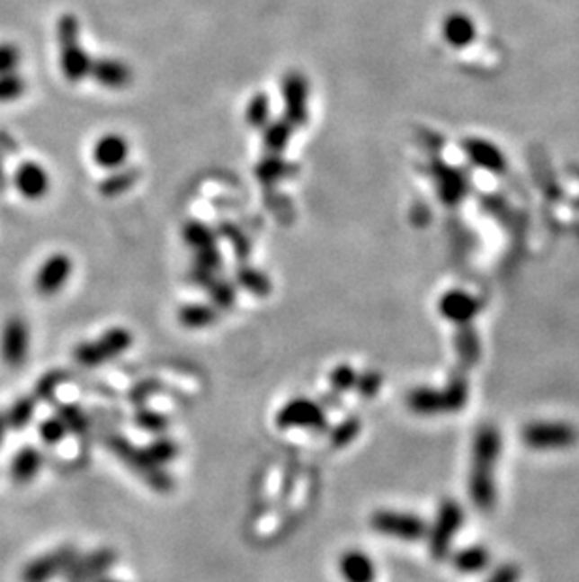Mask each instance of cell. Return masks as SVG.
<instances>
[{
	"label": "cell",
	"mask_w": 579,
	"mask_h": 582,
	"mask_svg": "<svg viewBox=\"0 0 579 582\" xmlns=\"http://www.w3.org/2000/svg\"><path fill=\"white\" fill-rule=\"evenodd\" d=\"M503 454V435L493 425L478 428L472 441V464L468 477L470 499L480 513H491L496 504L494 470Z\"/></svg>",
	"instance_id": "1"
},
{
	"label": "cell",
	"mask_w": 579,
	"mask_h": 582,
	"mask_svg": "<svg viewBox=\"0 0 579 582\" xmlns=\"http://www.w3.org/2000/svg\"><path fill=\"white\" fill-rule=\"evenodd\" d=\"M468 401V383L463 373H455L444 389L418 387L408 392L406 406L418 415L458 413Z\"/></svg>",
	"instance_id": "2"
},
{
	"label": "cell",
	"mask_w": 579,
	"mask_h": 582,
	"mask_svg": "<svg viewBox=\"0 0 579 582\" xmlns=\"http://www.w3.org/2000/svg\"><path fill=\"white\" fill-rule=\"evenodd\" d=\"M463 507L455 499H444L437 516H434L432 526L427 532L429 537V552L432 560H446L451 551V543L455 535L459 533L463 526Z\"/></svg>",
	"instance_id": "3"
},
{
	"label": "cell",
	"mask_w": 579,
	"mask_h": 582,
	"mask_svg": "<svg viewBox=\"0 0 579 582\" xmlns=\"http://www.w3.org/2000/svg\"><path fill=\"white\" fill-rule=\"evenodd\" d=\"M132 334L127 328H111L96 341H85V344H79L74 349L76 363L87 368L100 366L103 363H110V360L117 358L119 354L127 353L132 347Z\"/></svg>",
	"instance_id": "4"
},
{
	"label": "cell",
	"mask_w": 579,
	"mask_h": 582,
	"mask_svg": "<svg viewBox=\"0 0 579 582\" xmlns=\"http://www.w3.org/2000/svg\"><path fill=\"white\" fill-rule=\"evenodd\" d=\"M523 443L538 452L566 451L579 441V432L568 423H530L521 432Z\"/></svg>",
	"instance_id": "5"
},
{
	"label": "cell",
	"mask_w": 579,
	"mask_h": 582,
	"mask_svg": "<svg viewBox=\"0 0 579 582\" xmlns=\"http://www.w3.org/2000/svg\"><path fill=\"white\" fill-rule=\"evenodd\" d=\"M370 528L382 535L406 541V543H418V541L427 537V532H429L427 522L418 515L389 511V509H380L372 515Z\"/></svg>",
	"instance_id": "6"
},
{
	"label": "cell",
	"mask_w": 579,
	"mask_h": 582,
	"mask_svg": "<svg viewBox=\"0 0 579 582\" xmlns=\"http://www.w3.org/2000/svg\"><path fill=\"white\" fill-rule=\"evenodd\" d=\"M275 423L279 428H307V430H325L327 428V418L324 409L316 404V401L308 398H294L290 399L288 404L282 406V409L277 413Z\"/></svg>",
	"instance_id": "7"
},
{
	"label": "cell",
	"mask_w": 579,
	"mask_h": 582,
	"mask_svg": "<svg viewBox=\"0 0 579 582\" xmlns=\"http://www.w3.org/2000/svg\"><path fill=\"white\" fill-rule=\"evenodd\" d=\"M31 349V332L25 318L10 317L0 330V358L10 368H21L27 363Z\"/></svg>",
	"instance_id": "8"
},
{
	"label": "cell",
	"mask_w": 579,
	"mask_h": 582,
	"mask_svg": "<svg viewBox=\"0 0 579 582\" xmlns=\"http://www.w3.org/2000/svg\"><path fill=\"white\" fill-rule=\"evenodd\" d=\"M130 142L129 138L120 134V132H106L94 139V146L91 149L93 163L102 168V170H119L122 166H127L129 158H130Z\"/></svg>",
	"instance_id": "9"
},
{
	"label": "cell",
	"mask_w": 579,
	"mask_h": 582,
	"mask_svg": "<svg viewBox=\"0 0 579 582\" xmlns=\"http://www.w3.org/2000/svg\"><path fill=\"white\" fill-rule=\"evenodd\" d=\"M76 558L77 552L74 547H60L29 561L23 573H21V578H23V582H49L57 575L67 573Z\"/></svg>",
	"instance_id": "10"
},
{
	"label": "cell",
	"mask_w": 579,
	"mask_h": 582,
	"mask_svg": "<svg viewBox=\"0 0 579 582\" xmlns=\"http://www.w3.org/2000/svg\"><path fill=\"white\" fill-rule=\"evenodd\" d=\"M72 258L65 253H55L41 263L36 273V291L41 296H53L68 283L72 275Z\"/></svg>",
	"instance_id": "11"
},
{
	"label": "cell",
	"mask_w": 579,
	"mask_h": 582,
	"mask_svg": "<svg viewBox=\"0 0 579 582\" xmlns=\"http://www.w3.org/2000/svg\"><path fill=\"white\" fill-rule=\"evenodd\" d=\"M117 561V552L111 549H98L83 558H76L67 571L68 582H96Z\"/></svg>",
	"instance_id": "12"
},
{
	"label": "cell",
	"mask_w": 579,
	"mask_h": 582,
	"mask_svg": "<svg viewBox=\"0 0 579 582\" xmlns=\"http://www.w3.org/2000/svg\"><path fill=\"white\" fill-rule=\"evenodd\" d=\"M13 185L23 198L40 200L49 193V172L36 160H25L13 174Z\"/></svg>",
	"instance_id": "13"
},
{
	"label": "cell",
	"mask_w": 579,
	"mask_h": 582,
	"mask_svg": "<svg viewBox=\"0 0 579 582\" xmlns=\"http://www.w3.org/2000/svg\"><path fill=\"white\" fill-rule=\"evenodd\" d=\"M480 308L482 304L478 302V298H474L472 294L459 289L446 292L439 302L441 315L458 327L470 325L474 317L480 313Z\"/></svg>",
	"instance_id": "14"
},
{
	"label": "cell",
	"mask_w": 579,
	"mask_h": 582,
	"mask_svg": "<svg viewBox=\"0 0 579 582\" xmlns=\"http://www.w3.org/2000/svg\"><path fill=\"white\" fill-rule=\"evenodd\" d=\"M341 575L346 582H375L377 569L372 560L361 551H348L339 561Z\"/></svg>",
	"instance_id": "15"
},
{
	"label": "cell",
	"mask_w": 579,
	"mask_h": 582,
	"mask_svg": "<svg viewBox=\"0 0 579 582\" xmlns=\"http://www.w3.org/2000/svg\"><path fill=\"white\" fill-rule=\"evenodd\" d=\"M41 466H44V456L36 447L27 445L13 456L10 475L17 485H27L40 473Z\"/></svg>",
	"instance_id": "16"
},
{
	"label": "cell",
	"mask_w": 579,
	"mask_h": 582,
	"mask_svg": "<svg viewBox=\"0 0 579 582\" xmlns=\"http://www.w3.org/2000/svg\"><path fill=\"white\" fill-rule=\"evenodd\" d=\"M453 339H455V351H458L459 364L463 370H470L480 363L482 344L472 325L458 327V332H455Z\"/></svg>",
	"instance_id": "17"
},
{
	"label": "cell",
	"mask_w": 579,
	"mask_h": 582,
	"mask_svg": "<svg viewBox=\"0 0 579 582\" xmlns=\"http://www.w3.org/2000/svg\"><path fill=\"white\" fill-rule=\"evenodd\" d=\"M451 564L455 571H459L463 575H478L489 568L491 554L482 545H472L455 552L451 556Z\"/></svg>",
	"instance_id": "18"
},
{
	"label": "cell",
	"mask_w": 579,
	"mask_h": 582,
	"mask_svg": "<svg viewBox=\"0 0 579 582\" xmlns=\"http://www.w3.org/2000/svg\"><path fill=\"white\" fill-rule=\"evenodd\" d=\"M177 318L184 328L198 330V328L215 325L218 320V311H217V308L205 306V304H189V306H183L179 309Z\"/></svg>",
	"instance_id": "19"
},
{
	"label": "cell",
	"mask_w": 579,
	"mask_h": 582,
	"mask_svg": "<svg viewBox=\"0 0 579 582\" xmlns=\"http://www.w3.org/2000/svg\"><path fill=\"white\" fill-rule=\"evenodd\" d=\"M141 452L149 468H162L164 464H170V461L177 456L179 447L170 437H158L151 445L143 447Z\"/></svg>",
	"instance_id": "20"
},
{
	"label": "cell",
	"mask_w": 579,
	"mask_h": 582,
	"mask_svg": "<svg viewBox=\"0 0 579 582\" xmlns=\"http://www.w3.org/2000/svg\"><path fill=\"white\" fill-rule=\"evenodd\" d=\"M34 409H36V399L34 396H23V398H19L15 399L12 407L8 409L6 413V425L13 430H21V428H25L32 416H34Z\"/></svg>",
	"instance_id": "21"
},
{
	"label": "cell",
	"mask_w": 579,
	"mask_h": 582,
	"mask_svg": "<svg viewBox=\"0 0 579 582\" xmlns=\"http://www.w3.org/2000/svg\"><path fill=\"white\" fill-rule=\"evenodd\" d=\"M57 416L62 420L68 432L74 435H85L89 432V418L81 407L74 404H62L57 409Z\"/></svg>",
	"instance_id": "22"
},
{
	"label": "cell",
	"mask_w": 579,
	"mask_h": 582,
	"mask_svg": "<svg viewBox=\"0 0 579 582\" xmlns=\"http://www.w3.org/2000/svg\"><path fill=\"white\" fill-rule=\"evenodd\" d=\"M27 91L25 77L19 72L0 74V104H10L21 98Z\"/></svg>",
	"instance_id": "23"
},
{
	"label": "cell",
	"mask_w": 579,
	"mask_h": 582,
	"mask_svg": "<svg viewBox=\"0 0 579 582\" xmlns=\"http://www.w3.org/2000/svg\"><path fill=\"white\" fill-rule=\"evenodd\" d=\"M360 432H361V420L358 416H348L343 420L341 425H337L334 428V432H331V435H329L331 445H334L335 449L346 447L352 443V441H356Z\"/></svg>",
	"instance_id": "24"
},
{
	"label": "cell",
	"mask_w": 579,
	"mask_h": 582,
	"mask_svg": "<svg viewBox=\"0 0 579 582\" xmlns=\"http://www.w3.org/2000/svg\"><path fill=\"white\" fill-rule=\"evenodd\" d=\"M237 283L241 287H245L248 292L258 294V296H267L272 292V283H269V279L253 268H243L237 272Z\"/></svg>",
	"instance_id": "25"
},
{
	"label": "cell",
	"mask_w": 579,
	"mask_h": 582,
	"mask_svg": "<svg viewBox=\"0 0 579 582\" xmlns=\"http://www.w3.org/2000/svg\"><path fill=\"white\" fill-rule=\"evenodd\" d=\"M207 292H209L215 308L218 309H227L236 304V289L232 283H227V281L213 279L209 287H207Z\"/></svg>",
	"instance_id": "26"
},
{
	"label": "cell",
	"mask_w": 579,
	"mask_h": 582,
	"mask_svg": "<svg viewBox=\"0 0 579 582\" xmlns=\"http://www.w3.org/2000/svg\"><path fill=\"white\" fill-rule=\"evenodd\" d=\"M356 381H358V372L348 364H339L329 373V383L337 392L354 390Z\"/></svg>",
	"instance_id": "27"
},
{
	"label": "cell",
	"mask_w": 579,
	"mask_h": 582,
	"mask_svg": "<svg viewBox=\"0 0 579 582\" xmlns=\"http://www.w3.org/2000/svg\"><path fill=\"white\" fill-rule=\"evenodd\" d=\"M136 425L143 430H147V432H153V434H162L168 430L170 426V420L168 416H164L156 411H151V409H141L138 415H136Z\"/></svg>",
	"instance_id": "28"
},
{
	"label": "cell",
	"mask_w": 579,
	"mask_h": 582,
	"mask_svg": "<svg viewBox=\"0 0 579 582\" xmlns=\"http://www.w3.org/2000/svg\"><path fill=\"white\" fill-rule=\"evenodd\" d=\"M382 383H384L382 373L380 372H375V370H369V372L358 375V381H356V387L354 389L363 398H375L380 392Z\"/></svg>",
	"instance_id": "29"
},
{
	"label": "cell",
	"mask_w": 579,
	"mask_h": 582,
	"mask_svg": "<svg viewBox=\"0 0 579 582\" xmlns=\"http://www.w3.org/2000/svg\"><path fill=\"white\" fill-rule=\"evenodd\" d=\"M38 432H40V437H41V441H44V443H48V445H57V443H58V441L65 439V435L68 434L67 426H65V425H62V420H60L58 416H51V418H46V420H44V423H41V425H40Z\"/></svg>",
	"instance_id": "30"
},
{
	"label": "cell",
	"mask_w": 579,
	"mask_h": 582,
	"mask_svg": "<svg viewBox=\"0 0 579 582\" xmlns=\"http://www.w3.org/2000/svg\"><path fill=\"white\" fill-rule=\"evenodd\" d=\"M62 381H65V373L62 372H49L46 373L44 377H41L38 383H36V389H34V399H51L58 389V385L62 383Z\"/></svg>",
	"instance_id": "31"
},
{
	"label": "cell",
	"mask_w": 579,
	"mask_h": 582,
	"mask_svg": "<svg viewBox=\"0 0 579 582\" xmlns=\"http://www.w3.org/2000/svg\"><path fill=\"white\" fill-rule=\"evenodd\" d=\"M21 65V49L12 42H0V74L17 72Z\"/></svg>",
	"instance_id": "32"
},
{
	"label": "cell",
	"mask_w": 579,
	"mask_h": 582,
	"mask_svg": "<svg viewBox=\"0 0 579 582\" xmlns=\"http://www.w3.org/2000/svg\"><path fill=\"white\" fill-rule=\"evenodd\" d=\"M186 242H189L191 246H194L196 249H205V247H211L213 236L205 227L194 225V227L186 228Z\"/></svg>",
	"instance_id": "33"
},
{
	"label": "cell",
	"mask_w": 579,
	"mask_h": 582,
	"mask_svg": "<svg viewBox=\"0 0 579 582\" xmlns=\"http://www.w3.org/2000/svg\"><path fill=\"white\" fill-rule=\"evenodd\" d=\"M521 569L517 564H503L496 568L485 582H520Z\"/></svg>",
	"instance_id": "34"
},
{
	"label": "cell",
	"mask_w": 579,
	"mask_h": 582,
	"mask_svg": "<svg viewBox=\"0 0 579 582\" xmlns=\"http://www.w3.org/2000/svg\"><path fill=\"white\" fill-rule=\"evenodd\" d=\"M198 270L203 272H215L220 266V256L213 247H205V249H198Z\"/></svg>",
	"instance_id": "35"
},
{
	"label": "cell",
	"mask_w": 579,
	"mask_h": 582,
	"mask_svg": "<svg viewBox=\"0 0 579 582\" xmlns=\"http://www.w3.org/2000/svg\"><path fill=\"white\" fill-rule=\"evenodd\" d=\"M267 100L265 98H258V100H253V103H251V106H248V117H251L253 119V121L256 123V125H262V121H263V119L267 117Z\"/></svg>",
	"instance_id": "36"
},
{
	"label": "cell",
	"mask_w": 579,
	"mask_h": 582,
	"mask_svg": "<svg viewBox=\"0 0 579 582\" xmlns=\"http://www.w3.org/2000/svg\"><path fill=\"white\" fill-rule=\"evenodd\" d=\"M6 418L3 416V415H0V443H3V441H4V434H6Z\"/></svg>",
	"instance_id": "37"
},
{
	"label": "cell",
	"mask_w": 579,
	"mask_h": 582,
	"mask_svg": "<svg viewBox=\"0 0 579 582\" xmlns=\"http://www.w3.org/2000/svg\"><path fill=\"white\" fill-rule=\"evenodd\" d=\"M96 582H120V580H115V578H106V577H102V578H98Z\"/></svg>",
	"instance_id": "38"
},
{
	"label": "cell",
	"mask_w": 579,
	"mask_h": 582,
	"mask_svg": "<svg viewBox=\"0 0 579 582\" xmlns=\"http://www.w3.org/2000/svg\"><path fill=\"white\" fill-rule=\"evenodd\" d=\"M0 184L4 185V174H3V172H0Z\"/></svg>",
	"instance_id": "39"
}]
</instances>
